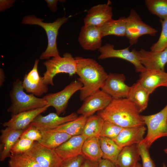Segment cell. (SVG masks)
Instances as JSON below:
<instances>
[{"label": "cell", "instance_id": "obj_1", "mask_svg": "<svg viewBox=\"0 0 167 167\" xmlns=\"http://www.w3.org/2000/svg\"><path fill=\"white\" fill-rule=\"evenodd\" d=\"M140 113L136 105L127 98H113L109 105L97 114L124 128L145 126Z\"/></svg>", "mask_w": 167, "mask_h": 167}, {"label": "cell", "instance_id": "obj_2", "mask_svg": "<svg viewBox=\"0 0 167 167\" xmlns=\"http://www.w3.org/2000/svg\"><path fill=\"white\" fill-rule=\"evenodd\" d=\"M77 62V80L83 86L80 91L79 98L84 101L88 97L101 89L108 74L103 67L95 60L80 56L75 58Z\"/></svg>", "mask_w": 167, "mask_h": 167}, {"label": "cell", "instance_id": "obj_3", "mask_svg": "<svg viewBox=\"0 0 167 167\" xmlns=\"http://www.w3.org/2000/svg\"><path fill=\"white\" fill-rule=\"evenodd\" d=\"M24 90L22 81L17 79L13 83L10 93L11 104L7 109V111L11 113V115L48 105L43 98H39L32 94H27Z\"/></svg>", "mask_w": 167, "mask_h": 167}, {"label": "cell", "instance_id": "obj_4", "mask_svg": "<svg viewBox=\"0 0 167 167\" xmlns=\"http://www.w3.org/2000/svg\"><path fill=\"white\" fill-rule=\"evenodd\" d=\"M68 17L64 16L58 18L53 23L43 22V20L37 18L34 15H28L24 17L22 23L24 24L37 25L42 27L47 34L48 45L45 51L41 55L40 58L41 60L49 59L52 57L60 56L57 46V38L58 30L61 26L66 23Z\"/></svg>", "mask_w": 167, "mask_h": 167}, {"label": "cell", "instance_id": "obj_5", "mask_svg": "<svg viewBox=\"0 0 167 167\" xmlns=\"http://www.w3.org/2000/svg\"><path fill=\"white\" fill-rule=\"evenodd\" d=\"M43 64L46 71L43 78L44 83L48 85H54L53 78L58 74L65 73L72 76L76 73V60L69 53H65L62 57H53L45 62Z\"/></svg>", "mask_w": 167, "mask_h": 167}, {"label": "cell", "instance_id": "obj_6", "mask_svg": "<svg viewBox=\"0 0 167 167\" xmlns=\"http://www.w3.org/2000/svg\"><path fill=\"white\" fill-rule=\"evenodd\" d=\"M141 117L147 126V132L141 142L149 149L157 139L167 137V105L158 113Z\"/></svg>", "mask_w": 167, "mask_h": 167}, {"label": "cell", "instance_id": "obj_7", "mask_svg": "<svg viewBox=\"0 0 167 167\" xmlns=\"http://www.w3.org/2000/svg\"><path fill=\"white\" fill-rule=\"evenodd\" d=\"M157 30L144 23L136 11L132 9L126 18L125 36L131 46L137 44L139 38L145 35L155 36Z\"/></svg>", "mask_w": 167, "mask_h": 167}, {"label": "cell", "instance_id": "obj_8", "mask_svg": "<svg viewBox=\"0 0 167 167\" xmlns=\"http://www.w3.org/2000/svg\"><path fill=\"white\" fill-rule=\"evenodd\" d=\"M83 86L82 83L78 80L72 81L60 91L48 94L43 98L47 105L54 107L56 113L59 115L65 112L70 99Z\"/></svg>", "mask_w": 167, "mask_h": 167}, {"label": "cell", "instance_id": "obj_9", "mask_svg": "<svg viewBox=\"0 0 167 167\" xmlns=\"http://www.w3.org/2000/svg\"><path fill=\"white\" fill-rule=\"evenodd\" d=\"M41 167H58L62 161L54 149L45 147L37 142L26 153Z\"/></svg>", "mask_w": 167, "mask_h": 167}, {"label": "cell", "instance_id": "obj_10", "mask_svg": "<svg viewBox=\"0 0 167 167\" xmlns=\"http://www.w3.org/2000/svg\"><path fill=\"white\" fill-rule=\"evenodd\" d=\"M114 46L109 43H106L98 49L100 53L98 59L102 60L109 58H117L128 61L133 64L137 72L141 73L146 69L139 62L132 49L129 50V47L123 49H116Z\"/></svg>", "mask_w": 167, "mask_h": 167}, {"label": "cell", "instance_id": "obj_11", "mask_svg": "<svg viewBox=\"0 0 167 167\" xmlns=\"http://www.w3.org/2000/svg\"><path fill=\"white\" fill-rule=\"evenodd\" d=\"M112 99L111 96L100 89L84 100L76 113L88 118L96 112L105 108Z\"/></svg>", "mask_w": 167, "mask_h": 167}, {"label": "cell", "instance_id": "obj_12", "mask_svg": "<svg viewBox=\"0 0 167 167\" xmlns=\"http://www.w3.org/2000/svg\"><path fill=\"white\" fill-rule=\"evenodd\" d=\"M140 63L147 69L164 71L167 63V48L160 52L133 49Z\"/></svg>", "mask_w": 167, "mask_h": 167}, {"label": "cell", "instance_id": "obj_13", "mask_svg": "<svg viewBox=\"0 0 167 167\" xmlns=\"http://www.w3.org/2000/svg\"><path fill=\"white\" fill-rule=\"evenodd\" d=\"M125 80L123 74L110 73L101 89L113 98H127L131 86L125 84Z\"/></svg>", "mask_w": 167, "mask_h": 167}, {"label": "cell", "instance_id": "obj_14", "mask_svg": "<svg viewBox=\"0 0 167 167\" xmlns=\"http://www.w3.org/2000/svg\"><path fill=\"white\" fill-rule=\"evenodd\" d=\"M77 113L73 112L64 117H61L56 113H50L43 116L38 115L31 124L40 131L53 130L67 122L73 121L78 117Z\"/></svg>", "mask_w": 167, "mask_h": 167}, {"label": "cell", "instance_id": "obj_15", "mask_svg": "<svg viewBox=\"0 0 167 167\" xmlns=\"http://www.w3.org/2000/svg\"><path fill=\"white\" fill-rule=\"evenodd\" d=\"M39 59H36L32 69L24 76L22 81L24 89L27 92L40 96L47 93L48 85L44 82L43 77L39 75L38 70Z\"/></svg>", "mask_w": 167, "mask_h": 167}, {"label": "cell", "instance_id": "obj_16", "mask_svg": "<svg viewBox=\"0 0 167 167\" xmlns=\"http://www.w3.org/2000/svg\"><path fill=\"white\" fill-rule=\"evenodd\" d=\"M103 37L101 28L92 25H84L81 28L78 40L84 49L93 51L101 47Z\"/></svg>", "mask_w": 167, "mask_h": 167}, {"label": "cell", "instance_id": "obj_17", "mask_svg": "<svg viewBox=\"0 0 167 167\" xmlns=\"http://www.w3.org/2000/svg\"><path fill=\"white\" fill-rule=\"evenodd\" d=\"M112 8L109 2L92 7L84 19V25H92L101 28L112 19Z\"/></svg>", "mask_w": 167, "mask_h": 167}, {"label": "cell", "instance_id": "obj_18", "mask_svg": "<svg viewBox=\"0 0 167 167\" xmlns=\"http://www.w3.org/2000/svg\"><path fill=\"white\" fill-rule=\"evenodd\" d=\"M137 82L151 94L159 87H167V73L161 70L146 69L140 73Z\"/></svg>", "mask_w": 167, "mask_h": 167}, {"label": "cell", "instance_id": "obj_19", "mask_svg": "<svg viewBox=\"0 0 167 167\" xmlns=\"http://www.w3.org/2000/svg\"><path fill=\"white\" fill-rule=\"evenodd\" d=\"M49 107L47 105L35 109L11 115V118L3 123V126L16 130H24L31 124L38 115L45 112Z\"/></svg>", "mask_w": 167, "mask_h": 167}, {"label": "cell", "instance_id": "obj_20", "mask_svg": "<svg viewBox=\"0 0 167 167\" xmlns=\"http://www.w3.org/2000/svg\"><path fill=\"white\" fill-rule=\"evenodd\" d=\"M146 130L145 126L124 128L117 137L113 140L122 148L138 144L144 139Z\"/></svg>", "mask_w": 167, "mask_h": 167}, {"label": "cell", "instance_id": "obj_21", "mask_svg": "<svg viewBox=\"0 0 167 167\" xmlns=\"http://www.w3.org/2000/svg\"><path fill=\"white\" fill-rule=\"evenodd\" d=\"M86 139L81 135L72 136L54 150L62 160L82 154V146Z\"/></svg>", "mask_w": 167, "mask_h": 167}, {"label": "cell", "instance_id": "obj_22", "mask_svg": "<svg viewBox=\"0 0 167 167\" xmlns=\"http://www.w3.org/2000/svg\"><path fill=\"white\" fill-rule=\"evenodd\" d=\"M24 130H16L8 127L1 130L0 160L4 161L11 156V150Z\"/></svg>", "mask_w": 167, "mask_h": 167}, {"label": "cell", "instance_id": "obj_23", "mask_svg": "<svg viewBox=\"0 0 167 167\" xmlns=\"http://www.w3.org/2000/svg\"><path fill=\"white\" fill-rule=\"evenodd\" d=\"M150 94L147 89L137 82L131 86L127 98L136 105L141 113L148 106Z\"/></svg>", "mask_w": 167, "mask_h": 167}, {"label": "cell", "instance_id": "obj_24", "mask_svg": "<svg viewBox=\"0 0 167 167\" xmlns=\"http://www.w3.org/2000/svg\"><path fill=\"white\" fill-rule=\"evenodd\" d=\"M140 160L138 145L135 144L123 148L115 165L117 167H133Z\"/></svg>", "mask_w": 167, "mask_h": 167}, {"label": "cell", "instance_id": "obj_25", "mask_svg": "<svg viewBox=\"0 0 167 167\" xmlns=\"http://www.w3.org/2000/svg\"><path fill=\"white\" fill-rule=\"evenodd\" d=\"M41 138L38 142L43 146L55 149L72 136L65 133L51 130L41 131Z\"/></svg>", "mask_w": 167, "mask_h": 167}, {"label": "cell", "instance_id": "obj_26", "mask_svg": "<svg viewBox=\"0 0 167 167\" xmlns=\"http://www.w3.org/2000/svg\"><path fill=\"white\" fill-rule=\"evenodd\" d=\"M82 154L86 159L99 161L102 157L99 137L87 138L84 141L82 149Z\"/></svg>", "mask_w": 167, "mask_h": 167}, {"label": "cell", "instance_id": "obj_27", "mask_svg": "<svg viewBox=\"0 0 167 167\" xmlns=\"http://www.w3.org/2000/svg\"><path fill=\"white\" fill-rule=\"evenodd\" d=\"M100 145L103 153L102 159L116 163L118 156L123 148L118 146L112 139L99 136Z\"/></svg>", "mask_w": 167, "mask_h": 167}, {"label": "cell", "instance_id": "obj_28", "mask_svg": "<svg viewBox=\"0 0 167 167\" xmlns=\"http://www.w3.org/2000/svg\"><path fill=\"white\" fill-rule=\"evenodd\" d=\"M101 29L103 37L110 35L125 36L126 18L122 17L117 20L112 19L105 23Z\"/></svg>", "mask_w": 167, "mask_h": 167}, {"label": "cell", "instance_id": "obj_29", "mask_svg": "<svg viewBox=\"0 0 167 167\" xmlns=\"http://www.w3.org/2000/svg\"><path fill=\"white\" fill-rule=\"evenodd\" d=\"M105 120L98 115H93L88 118L81 135L86 138L99 137Z\"/></svg>", "mask_w": 167, "mask_h": 167}, {"label": "cell", "instance_id": "obj_30", "mask_svg": "<svg viewBox=\"0 0 167 167\" xmlns=\"http://www.w3.org/2000/svg\"><path fill=\"white\" fill-rule=\"evenodd\" d=\"M87 118L81 115L75 120L62 125L53 130L65 133L71 136L80 135Z\"/></svg>", "mask_w": 167, "mask_h": 167}, {"label": "cell", "instance_id": "obj_31", "mask_svg": "<svg viewBox=\"0 0 167 167\" xmlns=\"http://www.w3.org/2000/svg\"><path fill=\"white\" fill-rule=\"evenodd\" d=\"M145 4L152 14L163 20L167 18V0H146Z\"/></svg>", "mask_w": 167, "mask_h": 167}, {"label": "cell", "instance_id": "obj_32", "mask_svg": "<svg viewBox=\"0 0 167 167\" xmlns=\"http://www.w3.org/2000/svg\"><path fill=\"white\" fill-rule=\"evenodd\" d=\"M10 158L9 167H41L26 153L11 155Z\"/></svg>", "mask_w": 167, "mask_h": 167}, {"label": "cell", "instance_id": "obj_33", "mask_svg": "<svg viewBox=\"0 0 167 167\" xmlns=\"http://www.w3.org/2000/svg\"><path fill=\"white\" fill-rule=\"evenodd\" d=\"M162 30L159 38L156 42L150 48L151 50L160 52L167 48V18L160 19Z\"/></svg>", "mask_w": 167, "mask_h": 167}, {"label": "cell", "instance_id": "obj_34", "mask_svg": "<svg viewBox=\"0 0 167 167\" xmlns=\"http://www.w3.org/2000/svg\"><path fill=\"white\" fill-rule=\"evenodd\" d=\"M123 128L112 122L105 120L100 136L113 140L117 137Z\"/></svg>", "mask_w": 167, "mask_h": 167}, {"label": "cell", "instance_id": "obj_35", "mask_svg": "<svg viewBox=\"0 0 167 167\" xmlns=\"http://www.w3.org/2000/svg\"><path fill=\"white\" fill-rule=\"evenodd\" d=\"M34 142L27 139L20 138L11 150V155L26 153L32 147Z\"/></svg>", "mask_w": 167, "mask_h": 167}, {"label": "cell", "instance_id": "obj_36", "mask_svg": "<svg viewBox=\"0 0 167 167\" xmlns=\"http://www.w3.org/2000/svg\"><path fill=\"white\" fill-rule=\"evenodd\" d=\"M138 148L142 162V167H155V165L151 158L148 148L142 142L137 144Z\"/></svg>", "mask_w": 167, "mask_h": 167}, {"label": "cell", "instance_id": "obj_37", "mask_svg": "<svg viewBox=\"0 0 167 167\" xmlns=\"http://www.w3.org/2000/svg\"><path fill=\"white\" fill-rule=\"evenodd\" d=\"M20 138L38 142L41 138V132L35 127L30 125L24 131Z\"/></svg>", "mask_w": 167, "mask_h": 167}, {"label": "cell", "instance_id": "obj_38", "mask_svg": "<svg viewBox=\"0 0 167 167\" xmlns=\"http://www.w3.org/2000/svg\"><path fill=\"white\" fill-rule=\"evenodd\" d=\"M82 154L62 160L58 167H81L85 159Z\"/></svg>", "mask_w": 167, "mask_h": 167}, {"label": "cell", "instance_id": "obj_39", "mask_svg": "<svg viewBox=\"0 0 167 167\" xmlns=\"http://www.w3.org/2000/svg\"><path fill=\"white\" fill-rule=\"evenodd\" d=\"M81 167H99V161H95L85 159Z\"/></svg>", "mask_w": 167, "mask_h": 167}, {"label": "cell", "instance_id": "obj_40", "mask_svg": "<svg viewBox=\"0 0 167 167\" xmlns=\"http://www.w3.org/2000/svg\"><path fill=\"white\" fill-rule=\"evenodd\" d=\"M99 167H117L116 165L110 161L102 158L99 161Z\"/></svg>", "mask_w": 167, "mask_h": 167}, {"label": "cell", "instance_id": "obj_41", "mask_svg": "<svg viewBox=\"0 0 167 167\" xmlns=\"http://www.w3.org/2000/svg\"><path fill=\"white\" fill-rule=\"evenodd\" d=\"M46 1L52 11L53 12L56 11L57 9V4L58 0H46Z\"/></svg>", "mask_w": 167, "mask_h": 167}, {"label": "cell", "instance_id": "obj_42", "mask_svg": "<svg viewBox=\"0 0 167 167\" xmlns=\"http://www.w3.org/2000/svg\"><path fill=\"white\" fill-rule=\"evenodd\" d=\"M5 75L3 70L1 68L0 69V86L2 87L5 80Z\"/></svg>", "mask_w": 167, "mask_h": 167}, {"label": "cell", "instance_id": "obj_43", "mask_svg": "<svg viewBox=\"0 0 167 167\" xmlns=\"http://www.w3.org/2000/svg\"><path fill=\"white\" fill-rule=\"evenodd\" d=\"M133 167H142L141 165L138 162Z\"/></svg>", "mask_w": 167, "mask_h": 167}, {"label": "cell", "instance_id": "obj_44", "mask_svg": "<svg viewBox=\"0 0 167 167\" xmlns=\"http://www.w3.org/2000/svg\"><path fill=\"white\" fill-rule=\"evenodd\" d=\"M164 152L166 154H167V148L164 150Z\"/></svg>", "mask_w": 167, "mask_h": 167}, {"label": "cell", "instance_id": "obj_45", "mask_svg": "<svg viewBox=\"0 0 167 167\" xmlns=\"http://www.w3.org/2000/svg\"><path fill=\"white\" fill-rule=\"evenodd\" d=\"M162 167H167V166L165 163H163Z\"/></svg>", "mask_w": 167, "mask_h": 167}]
</instances>
